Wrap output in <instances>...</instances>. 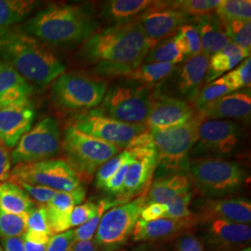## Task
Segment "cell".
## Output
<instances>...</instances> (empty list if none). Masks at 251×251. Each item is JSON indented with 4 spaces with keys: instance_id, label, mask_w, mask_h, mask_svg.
<instances>
[{
    "instance_id": "cell-30",
    "label": "cell",
    "mask_w": 251,
    "mask_h": 251,
    "mask_svg": "<svg viewBox=\"0 0 251 251\" xmlns=\"http://www.w3.org/2000/svg\"><path fill=\"white\" fill-rule=\"evenodd\" d=\"M177 68V65L171 63H143L126 76L129 80L139 82L144 86H151L166 80Z\"/></svg>"
},
{
    "instance_id": "cell-45",
    "label": "cell",
    "mask_w": 251,
    "mask_h": 251,
    "mask_svg": "<svg viewBox=\"0 0 251 251\" xmlns=\"http://www.w3.org/2000/svg\"><path fill=\"white\" fill-rule=\"evenodd\" d=\"M26 231L52 235L48 224L45 207H35L27 214Z\"/></svg>"
},
{
    "instance_id": "cell-26",
    "label": "cell",
    "mask_w": 251,
    "mask_h": 251,
    "mask_svg": "<svg viewBox=\"0 0 251 251\" xmlns=\"http://www.w3.org/2000/svg\"><path fill=\"white\" fill-rule=\"evenodd\" d=\"M154 2L152 0H111L102 5L101 16L112 25H125L136 21Z\"/></svg>"
},
{
    "instance_id": "cell-46",
    "label": "cell",
    "mask_w": 251,
    "mask_h": 251,
    "mask_svg": "<svg viewBox=\"0 0 251 251\" xmlns=\"http://www.w3.org/2000/svg\"><path fill=\"white\" fill-rule=\"evenodd\" d=\"M16 184L26 193L29 198L31 197L38 203L44 205L50 203L58 193V191H55L53 189L41 185H33L25 182H18Z\"/></svg>"
},
{
    "instance_id": "cell-42",
    "label": "cell",
    "mask_w": 251,
    "mask_h": 251,
    "mask_svg": "<svg viewBox=\"0 0 251 251\" xmlns=\"http://www.w3.org/2000/svg\"><path fill=\"white\" fill-rule=\"evenodd\" d=\"M127 151L125 150L123 152H119L111 159H109L106 163H104L99 170L96 172V177H95V185L98 189L103 188L104 184L107 182L111 177L117 172L118 168L121 166V164L125 160L126 155H127Z\"/></svg>"
},
{
    "instance_id": "cell-32",
    "label": "cell",
    "mask_w": 251,
    "mask_h": 251,
    "mask_svg": "<svg viewBox=\"0 0 251 251\" xmlns=\"http://www.w3.org/2000/svg\"><path fill=\"white\" fill-rule=\"evenodd\" d=\"M215 15L221 23L234 20L251 21V1L250 0H221Z\"/></svg>"
},
{
    "instance_id": "cell-12",
    "label": "cell",
    "mask_w": 251,
    "mask_h": 251,
    "mask_svg": "<svg viewBox=\"0 0 251 251\" xmlns=\"http://www.w3.org/2000/svg\"><path fill=\"white\" fill-rule=\"evenodd\" d=\"M72 126L85 134L126 148L135 137L148 129L146 125H130L102 115L99 110H91L74 117Z\"/></svg>"
},
{
    "instance_id": "cell-52",
    "label": "cell",
    "mask_w": 251,
    "mask_h": 251,
    "mask_svg": "<svg viewBox=\"0 0 251 251\" xmlns=\"http://www.w3.org/2000/svg\"><path fill=\"white\" fill-rule=\"evenodd\" d=\"M3 246L5 251H25L23 235L3 238Z\"/></svg>"
},
{
    "instance_id": "cell-38",
    "label": "cell",
    "mask_w": 251,
    "mask_h": 251,
    "mask_svg": "<svg viewBox=\"0 0 251 251\" xmlns=\"http://www.w3.org/2000/svg\"><path fill=\"white\" fill-rule=\"evenodd\" d=\"M27 214L17 215L0 209V236L9 238L23 235L26 232Z\"/></svg>"
},
{
    "instance_id": "cell-7",
    "label": "cell",
    "mask_w": 251,
    "mask_h": 251,
    "mask_svg": "<svg viewBox=\"0 0 251 251\" xmlns=\"http://www.w3.org/2000/svg\"><path fill=\"white\" fill-rule=\"evenodd\" d=\"M152 107V95L144 85H117L106 90L100 112L130 125H145Z\"/></svg>"
},
{
    "instance_id": "cell-48",
    "label": "cell",
    "mask_w": 251,
    "mask_h": 251,
    "mask_svg": "<svg viewBox=\"0 0 251 251\" xmlns=\"http://www.w3.org/2000/svg\"><path fill=\"white\" fill-rule=\"evenodd\" d=\"M75 243L74 230L51 235L47 251H68Z\"/></svg>"
},
{
    "instance_id": "cell-34",
    "label": "cell",
    "mask_w": 251,
    "mask_h": 251,
    "mask_svg": "<svg viewBox=\"0 0 251 251\" xmlns=\"http://www.w3.org/2000/svg\"><path fill=\"white\" fill-rule=\"evenodd\" d=\"M221 0H179L172 1L176 9L183 12L190 20L212 14L219 7Z\"/></svg>"
},
{
    "instance_id": "cell-27",
    "label": "cell",
    "mask_w": 251,
    "mask_h": 251,
    "mask_svg": "<svg viewBox=\"0 0 251 251\" xmlns=\"http://www.w3.org/2000/svg\"><path fill=\"white\" fill-rule=\"evenodd\" d=\"M196 28L198 30L201 51L211 57L218 53L231 42L225 35L224 28L215 13L198 19Z\"/></svg>"
},
{
    "instance_id": "cell-47",
    "label": "cell",
    "mask_w": 251,
    "mask_h": 251,
    "mask_svg": "<svg viewBox=\"0 0 251 251\" xmlns=\"http://www.w3.org/2000/svg\"><path fill=\"white\" fill-rule=\"evenodd\" d=\"M51 235L26 231L23 234L25 251H47Z\"/></svg>"
},
{
    "instance_id": "cell-24",
    "label": "cell",
    "mask_w": 251,
    "mask_h": 251,
    "mask_svg": "<svg viewBox=\"0 0 251 251\" xmlns=\"http://www.w3.org/2000/svg\"><path fill=\"white\" fill-rule=\"evenodd\" d=\"M32 86L9 64L0 60V108L29 101Z\"/></svg>"
},
{
    "instance_id": "cell-35",
    "label": "cell",
    "mask_w": 251,
    "mask_h": 251,
    "mask_svg": "<svg viewBox=\"0 0 251 251\" xmlns=\"http://www.w3.org/2000/svg\"><path fill=\"white\" fill-rule=\"evenodd\" d=\"M225 35L231 42L240 46L244 50L251 51V22L234 20L227 23H221Z\"/></svg>"
},
{
    "instance_id": "cell-28",
    "label": "cell",
    "mask_w": 251,
    "mask_h": 251,
    "mask_svg": "<svg viewBox=\"0 0 251 251\" xmlns=\"http://www.w3.org/2000/svg\"><path fill=\"white\" fill-rule=\"evenodd\" d=\"M35 203L26 193L14 182H0V209L12 214H27Z\"/></svg>"
},
{
    "instance_id": "cell-56",
    "label": "cell",
    "mask_w": 251,
    "mask_h": 251,
    "mask_svg": "<svg viewBox=\"0 0 251 251\" xmlns=\"http://www.w3.org/2000/svg\"></svg>"
},
{
    "instance_id": "cell-9",
    "label": "cell",
    "mask_w": 251,
    "mask_h": 251,
    "mask_svg": "<svg viewBox=\"0 0 251 251\" xmlns=\"http://www.w3.org/2000/svg\"><path fill=\"white\" fill-rule=\"evenodd\" d=\"M11 182L41 185L58 192H70L80 186V177L67 162L44 160L16 165L10 172Z\"/></svg>"
},
{
    "instance_id": "cell-2",
    "label": "cell",
    "mask_w": 251,
    "mask_h": 251,
    "mask_svg": "<svg viewBox=\"0 0 251 251\" xmlns=\"http://www.w3.org/2000/svg\"><path fill=\"white\" fill-rule=\"evenodd\" d=\"M97 21L90 5L50 4L24 25L27 35L53 46L85 43L95 34Z\"/></svg>"
},
{
    "instance_id": "cell-43",
    "label": "cell",
    "mask_w": 251,
    "mask_h": 251,
    "mask_svg": "<svg viewBox=\"0 0 251 251\" xmlns=\"http://www.w3.org/2000/svg\"><path fill=\"white\" fill-rule=\"evenodd\" d=\"M127 152L128 153H127L125 160L121 164V166L118 168L117 172L104 184L103 188L101 189V190L105 191L106 193H109L111 195L117 196V197L120 195L122 188H123V184H124L126 171L128 170V167H129L131 160H132V156H131L130 152H128V151H127Z\"/></svg>"
},
{
    "instance_id": "cell-40",
    "label": "cell",
    "mask_w": 251,
    "mask_h": 251,
    "mask_svg": "<svg viewBox=\"0 0 251 251\" xmlns=\"http://www.w3.org/2000/svg\"><path fill=\"white\" fill-rule=\"evenodd\" d=\"M231 91L251 87V59L247 58L238 67L226 74L223 76Z\"/></svg>"
},
{
    "instance_id": "cell-8",
    "label": "cell",
    "mask_w": 251,
    "mask_h": 251,
    "mask_svg": "<svg viewBox=\"0 0 251 251\" xmlns=\"http://www.w3.org/2000/svg\"><path fill=\"white\" fill-rule=\"evenodd\" d=\"M144 206V196L112 207L100 221L94 242L101 251H115L132 235Z\"/></svg>"
},
{
    "instance_id": "cell-21",
    "label": "cell",
    "mask_w": 251,
    "mask_h": 251,
    "mask_svg": "<svg viewBox=\"0 0 251 251\" xmlns=\"http://www.w3.org/2000/svg\"><path fill=\"white\" fill-rule=\"evenodd\" d=\"M86 198V190L82 186L70 192H58L44 207L51 234L63 233L70 227L69 218L75 206L80 205Z\"/></svg>"
},
{
    "instance_id": "cell-51",
    "label": "cell",
    "mask_w": 251,
    "mask_h": 251,
    "mask_svg": "<svg viewBox=\"0 0 251 251\" xmlns=\"http://www.w3.org/2000/svg\"><path fill=\"white\" fill-rule=\"evenodd\" d=\"M11 172V157L8 148L0 142V181L9 178Z\"/></svg>"
},
{
    "instance_id": "cell-44",
    "label": "cell",
    "mask_w": 251,
    "mask_h": 251,
    "mask_svg": "<svg viewBox=\"0 0 251 251\" xmlns=\"http://www.w3.org/2000/svg\"><path fill=\"white\" fill-rule=\"evenodd\" d=\"M99 208V204L97 205L93 202H87L85 204L75 206L69 218L70 227L80 226L89 222L98 213Z\"/></svg>"
},
{
    "instance_id": "cell-50",
    "label": "cell",
    "mask_w": 251,
    "mask_h": 251,
    "mask_svg": "<svg viewBox=\"0 0 251 251\" xmlns=\"http://www.w3.org/2000/svg\"><path fill=\"white\" fill-rule=\"evenodd\" d=\"M177 251H205V250L198 237L192 233H187L179 239Z\"/></svg>"
},
{
    "instance_id": "cell-3",
    "label": "cell",
    "mask_w": 251,
    "mask_h": 251,
    "mask_svg": "<svg viewBox=\"0 0 251 251\" xmlns=\"http://www.w3.org/2000/svg\"><path fill=\"white\" fill-rule=\"evenodd\" d=\"M0 60L38 88L45 87L65 70L63 62L43 43L12 28L0 33Z\"/></svg>"
},
{
    "instance_id": "cell-39",
    "label": "cell",
    "mask_w": 251,
    "mask_h": 251,
    "mask_svg": "<svg viewBox=\"0 0 251 251\" xmlns=\"http://www.w3.org/2000/svg\"><path fill=\"white\" fill-rule=\"evenodd\" d=\"M115 202H110L108 200H101L99 203V211L95 217H93L89 222L85 223L84 225L78 226L77 229L74 230V239L75 243L81 242V241H89L91 240L92 237L97 231L99 226L100 221L102 215L106 212L109 207L113 206Z\"/></svg>"
},
{
    "instance_id": "cell-36",
    "label": "cell",
    "mask_w": 251,
    "mask_h": 251,
    "mask_svg": "<svg viewBox=\"0 0 251 251\" xmlns=\"http://www.w3.org/2000/svg\"><path fill=\"white\" fill-rule=\"evenodd\" d=\"M245 58L243 57H233L229 54L225 53V51L221 50L218 53L211 56L208 62L207 71H206V84L217 79L223 74L233 70V68L242 62Z\"/></svg>"
},
{
    "instance_id": "cell-33",
    "label": "cell",
    "mask_w": 251,
    "mask_h": 251,
    "mask_svg": "<svg viewBox=\"0 0 251 251\" xmlns=\"http://www.w3.org/2000/svg\"><path fill=\"white\" fill-rule=\"evenodd\" d=\"M173 39L176 48L184 59L202 52L198 30L192 25H183L173 36Z\"/></svg>"
},
{
    "instance_id": "cell-20",
    "label": "cell",
    "mask_w": 251,
    "mask_h": 251,
    "mask_svg": "<svg viewBox=\"0 0 251 251\" xmlns=\"http://www.w3.org/2000/svg\"><path fill=\"white\" fill-rule=\"evenodd\" d=\"M198 216L199 223L219 220L250 225L251 222V201L244 198L210 199L202 205Z\"/></svg>"
},
{
    "instance_id": "cell-15",
    "label": "cell",
    "mask_w": 251,
    "mask_h": 251,
    "mask_svg": "<svg viewBox=\"0 0 251 251\" xmlns=\"http://www.w3.org/2000/svg\"><path fill=\"white\" fill-rule=\"evenodd\" d=\"M126 150L130 152L132 160L126 171L122 191L117 197L121 204L147 193L158 166L156 152L152 146H132L126 147Z\"/></svg>"
},
{
    "instance_id": "cell-49",
    "label": "cell",
    "mask_w": 251,
    "mask_h": 251,
    "mask_svg": "<svg viewBox=\"0 0 251 251\" xmlns=\"http://www.w3.org/2000/svg\"><path fill=\"white\" fill-rule=\"evenodd\" d=\"M167 212L166 204L152 203L144 206L142 209L140 219L144 222H152L164 218Z\"/></svg>"
},
{
    "instance_id": "cell-18",
    "label": "cell",
    "mask_w": 251,
    "mask_h": 251,
    "mask_svg": "<svg viewBox=\"0 0 251 251\" xmlns=\"http://www.w3.org/2000/svg\"><path fill=\"white\" fill-rule=\"evenodd\" d=\"M34 119L35 110L29 101L0 108V142L7 148L14 147L31 129Z\"/></svg>"
},
{
    "instance_id": "cell-11",
    "label": "cell",
    "mask_w": 251,
    "mask_h": 251,
    "mask_svg": "<svg viewBox=\"0 0 251 251\" xmlns=\"http://www.w3.org/2000/svg\"><path fill=\"white\" fill-rule=\"evenodd\" d=\"M61 149L58 122L46 117L24 135L10 154L14 165L44 161L55 156Z\"/></svg>"
},
{
    "instance_id": "cell-10",
    "label": "cell",
    "mask_w": 251,
    "mask_h": 251,
    "mask_svg": "<svg viewBox=\"0 0 251 251\" xmlns=\"http://www.w3.org/2000/svg\"><path fill=\"white\" fill-rule=\"evenodd\" d=\"M106 90L104 81L63 73L56 78L51 93L58 106L67 110H85L99 105Z\"/></svg>"
},
{
    "instance_id": "cell-41",
    "label": "cell",
    "mask_w": 251,
    "mask_h": 251,
    "mask_svg": "<svg viewBox=\"0 0 251 251\" xmlns=\"http://www.w3.org/2000/svg\"><path fill=\"white\" fill-rule=\"evenodd\" d=\"M193 192H187L173 198L171 201L165 203L167 206V212L164 216L166 219H183L192 215L189 206L193 199Z\"/></svg>"
},
{
    "instance_id": "cell-25",
    "label": "cell",
    "mask_w": 251,
    "mask_h": 251,
    "mask_svg": "<svg viewBox=\"0 0 251 251\" xmlns=\"http://www.w3.org/2000/svg\"><path fill=\"white\" fill-rule=\"evenodd\" d=\"M191 181L188 175L176 173L155 179L144 196V206L159 203L165 204L190 191Z\"/></svg>"
},
{
    "instance_id": "cell-4",
    "label": "cell",
    "mask_w": 251,
    "mask_h": 251,
    "mask_svg": "<svg viewBox=\"0 0 251 251\" xmlns=\"http://www.w3.org/2000/svg\"><path fill=\"white\" fill-rule=\"evenodd\" d=\"M186 171L190 181L212 199L233 194L246 179V173L238 163L222 157L205 156L192 160Z\"/></svg>"
},
{
    "instance_id": "cell-55",
    "label": "cell",
    "mask_w": 251,
    "mask_h": 251,
    "mask_svg": "<svg viewBox=\"0 0 251 251\" xmlns=\"http://www.w3.org/2000/svg\"><path fill=\"white\" fill-rule=\"evenodd\" d=\"M0 251H2V249H1V248H0Z\"/></svg>"
},
{
    "instance_id": "cell-5",
    "label": "cell",
    "mask_w": 251,
    "mask_h": 251,
    "mask_svg": "<svg viewBox=\"0 0 251 251\" xmlns=\"http://www.w3.org/2000/svg\"><path fill=\"white\" fill-rule=\"evenodd\" d=\"M206 121L200 114L189 121L164 129L149 128L157 163L167 171L186 170L189 153L198 140L200 125Z\"/></svg>"
},
{
    "instance_id": "cell-19",
    "label": "cell",
    "mask_w": 251,
    "mask_h": 251,
    "mask_svg": "<svg viewBox=\"0 0 251 251\" xmlns=\"http://www.w3.org/2000/svg\"><path fill=\"white\" fill-rule=\"evenodd\" d=\"M199 223L198 215L192 214L183 219L162 218L152 222L139 219L135 225L132 237L134 241H155L187 233Z\"/></svg>"
},
{
    "instance_id": "cell-17",
    "label": "cell",
    "mask_w": 251,
    "mask_h": 251,
    "mask_svg": "<svg viewBox=\"0 0 251 251\" xmlns=\"http://www.w3.org/2000/svg\"><path fill=\"white\" fill-rule=\"evenodd\" d=\"M206 241L214 251H233L247 247L251 242L250 225L227 221H209L203 223Z\"/></svg>"
},
{
    "instance_id": "cell-23",
    "label": "cell",
    "mask_w": 251,
    "mask_h": 251,
    "mask_svg": "<svg viewBox=\"0 0 251 251\" xmlns=\"http://www.w3.org/2000/svg\"><path fill=\"white\" fill-rule=\"evenodd\" d=\"M208 62L209 57L200 52L186 59L179 68L176 87L179 94L189 102H195L198 99L206 77Z\"/></svg>"
},
{
    "instance_id": "cell-6",
    "label": "cell",
    "mask_w": 251,
    "mask_h": 251,
    "mask_svg": "<svg viewBox=\"0 0 251 251\" xmlns=\"http://www.w3.org/2000/svg\"><path fill=\"white\" fill-rule=\"evenodd\" d=\"M63 147L67 163L79 177H91L104 163L121 151L116 145L85 134L72 126L64 130Z\"/></svg>"
},
{
    "instance_id": "cell-16",
    "label": "cell",
    "mask_w": 251,
    "mask_h": 251,
    "mask_svg": "<svg viewBox=\"0 0 251 251\" xmlns=\"http://www.w3.org/2000/svg\"><path fill=\"white\" fill-rule=\"evenodd\" d=\"M195 115V111L187 101L155 93L145 125L153 129L169 128L187 122Z\"/></svg>"
},
{
    "instance_id": "cell-14",
    "label": "cell",
    "mask_w": 251,
    "mask_h": 251,
    "mask_svg": "<svg viewBox=\"0 0 251 251\" xmlns=\"http://www.w3.org/2000/svg\"><path fill=\"white\" fill-rule=\"evenodd\" d=\"M150 50L177 33L190 19L172 1H155L137 19Z\"/></svg>"
},
{
    "instance_id": "cell-31",
    "label": "cell",
    "mask_w": 251,
    "mask_h": 251,
    "mask_svg": "<svg viewBox=\"0 0 251 251\" xmlns=\"http://www.w3.org/2000/svg\"><path fill=\"white\" fill-rule=\"evenodd\" d=\"M184 61V57L178 50L173 36L169 37L152 48L146 55L144 63H171L177 65Z\"/></svg>"
},
{
    "instance_id": "cell-29",
    "label": "cell",
    "mask_w": 251,
    "mask_h": 251,
    "mask_svg": "<svg viewBox=\"0 0 251 251\" xmlns=\"http://www.w3.org/2000/svg\"><path fill=\"white\" fill-rule=\"evenodd\" d=\"M37 4L32 0H0V33L25 21Z\"/></svg>"
},
{
    "instance_id": "cell-22",
    "label": "cell",
    "mask_w": 251,
    "mask_h": 251,
    "mask_svg": "<svg viewBox=\"0 0 251 251\" xmlns=\"http://www.w3.org/2000/svg\"><path fill=\"white\" fill-rule=\"evenodd\" d=\"M198 113L205 120H247L251 117V92L240 91L229 93L206 105Z\"/></svg>"
},
{
    "instance_id": "cell-54",
    "label": "cell",
    "mask_w": 251,
    "mask_h": 251,
    "mask_svg": "<svg viewBox=\"0 0 251 251\" xmlns=\"http://www.w3.org/2000/svg\"><path fill=\"white\" fill-rule=\"evenodd\" d=\"M132 251H157L150 243H144L135 248Z\"/></svg>"
},
{
    "instance_id": "cell-53",
    "label": "cell",
    "mask_w": 251,
    "mask_h": 251,
    "mask_svg": "<svg viewBox=\"0 0 251 251\" xmlns=\"http://www.w3.org/2000/svg\"><path fill=\"white\" fill-rule=\"evenodd\" d=\"M68 251H100L94 240L74 243Z\"/></svg>"
},
{
    "instance_id": "cell-37",
    "label": "cell",
    "mask_w": 251,
    "mask_h": 251,
    "mask_svg": "<svg viewBox=\"0 0 251 251\" xmlns=\"http://www.w3.org/2000/svg\"><path fill=\"white\" fill-rule=\"evenodd\" d=\"M230 92L232 91L229 89L223 76L217 78L202 88L198 99L195 101V107L199 112L203 108L206 107V105L214 102L217 100L229 94Z\"/></svg>"
},
{
    "instance_id": "cell-1",
    "label": "cell",
    "mask_w": 251,
    "mask_h": 251,
    "mask_svg": "<svg viewBox=\"0 0 251 251\" xmlns=\"http://www.w3.org/2000/svg\"><path fill=\"white\" fill-rule=\"evenodd\" d=\"M149 50L136 20L95 33L83 44L78 56L99 75L126 76L143 64Z\"/></svg>"
},
{
    "instance_id": "cell-13",
    "label": "cell",
    "mask_w": 251,
    "mask_h": 251,
    "mask_svg": "<svg viewBox=\"0 0 251 251\" xmlns=\"http://www.w3.org/2000/svg\"><path fill=\"white\" fill-rule=\"evenodd\" d=\"M241 139V127L233 120H206L198 129L194 155L221 157L230 155Z\"/></svg>"
}]
</instances>
